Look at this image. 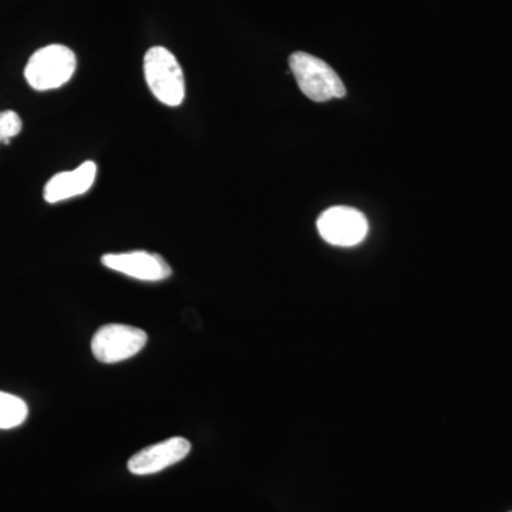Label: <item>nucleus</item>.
Here are the masks:
<instances>
[{
  "mask_svg": "<svg viewBox=\"0 0 512 512\" xmlns=\"http://www.w3.org/2000/svg\"><path fill=\"white\" fill-rule=\"evenodd\" d=\"M97 165L86 161L73 171H64L50 178L43 197L49 204H56L86 194L96 181Z\"/></svg>",
  "mask_w": 512,
  "mask_h": 512,
  "instance_id": "obj_8",
  "label": "nucleus"
},
{
  "mask_svg": "<svg viewBox=\"0 0 512 512\" xmlns=\"http://www.w3.org/2000/svg\"><path fill=\"white\" fill-rule=\"evenodd\" d=\"M77 59L73 50L63 45H49L37 50L26 64V82L37 92L59 89L72 79Z\"/></svg>",
  "mask_w": 512,
  "mask_h": 512,
  "instance_id": "obj_3",
  "label": "nucleus"
},
{
  "mask_svg": "<svg viewBox=\"0 0 512 512\" xmlns=\"http://www.w3.org/2000/svg\"><path fill=\"white\" fill-rule=\"evenodd\" d=\"M190 451V441L184 437H173L138 451L128 460L127 467L136 476H150L180 463Z\"/></svg>",
  "mask_w": 512,
  "mask_h": 512,
  "instance_id": "obj_7",
  "label": "nucleus"
},
{
  "mask_svg": "<svg viewBox=\"0 0 512 512\" xmlns=\"http://www.w3.org/2000/svg\"><path fill=\"white\" fill-rule=\"evenodd\" d=\"M101 264L138 281L160 282L171 276L170 265L163 256L146 251L107 254L101 258Z\"/></svg>",
  "mask_w": 512,
  "mask_h": 512,
  "instance_id": "obj_6",
  "label": "nucleus"
},
{
  "mask_svg": "<svg viewBox=\"0 0 512 512\" xmlns=\"http://www.w3.org/2000/svg\"><path fill=\"white\" fill-rule=\"evenodd\" d=\"M147 333L134 326H101L92 340L93 355L101 363L114 365L136 356L147 345Z\"/></svg>",
  "mask_w": 512,
  "mask_h": 512,
  "instance_id": "obj_4",
  "label": "nucleus"
},
{
  "mask_svg": "<svg viewBox=\"0 0 512 512\" xmlns=\"http://www.w3.org/2000/svg\"><path fill=\"white\" fill-rule=\"evenodd\" d=\"M289 67L299 89L308 99L325 103L346 96V87L338 73L319 57L305 52L292 53Z\"/></svg>",
  "mask_w": 512,
  "mask_h": 512,
  "instance_id": "obj_1",
  "label": "nucleus"
},
{
  "mask_svg": "<svg viewBox=\"0 0 512 512\" xmlns=\"http://www.w3.org/2000/svg\"><path fill=\"white\" fill-rule=\"evenodd\" d=\"M29 407L25 400L13 394L0 392V429L19 427L28 419Z\"/></svg>",
  "mask_w": 512,
  "mask_h": 512,
  "instance_id": "obj_9",
  "label": "nucleus"
},
{
  "mask_svg": "<svg viewBox=\"0 0 512 512\" xmlns=\"http://www.w3.org/2000/svg\"><path fill=\"white\" fill-rule=\"evenodd\" d=\"M320 237L335 247H355L366 238L369 222L362 212L350 207H332L318 218Z\"/></svg>",
  "mask_w": 512,
  "mask_h": 512,
  "instance_id": "obj_5",
  "label": "nucleus"
},
{
  "mask_svg": "<svg viewBox=\"0 0 512 512\" xmlns=\"http://www.w3.org/2000/svg\"><path fill=\"white\" fill-rule=\"evenodd\" d=\"M144 76L151 93L165 106L178 107L185 97L183 67L170 50L154 46L144 56Z\"/></svg>",
  "mask_w": 512,
  "mask_h": 512,
  "instance_id": "obj_2",
  "label": "nucleus"
},
{
  "mask_svg": "<svg viewBox=\"0 0 512 512\" xmlns=\"http://www.w3.org/2000/svg\"><path fill=\"white\" fill-rule=\"evenodd\" d=\"M22 119L15 111L8 110L0 113V144H9L13 137L22 131Z\"/></svg>",
  "mask_w": 512,
  "mask_h": 512,
  "instance_id": "obj_10",
  "label": "nucleus"
}]
</instances>
